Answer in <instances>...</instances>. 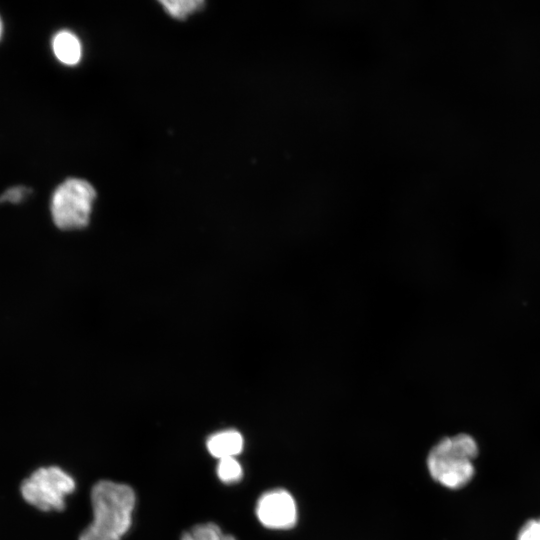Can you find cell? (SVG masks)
<instances>
[{
	"label": "cell",
	"mask_w": 540,
	"mask_h": 540,
	"mask_svg": "<svg viewBox=\"0 0 540 540\" xmlns=\"http://www.w3.org/2000/svg\"><path fill=\"white\" fill-rule=\"evenodd\" d=\"M92 523L79 540H121L131 525L135 506L133 489L108 480L97 482L91 491Z\"/></svg>",
	"instance_id": "6da1fadb"
},
{
	"label": "cell",
	"mask_w": 540,
	"mask_h": 540,
	"mask_svg": "<svg viewBox=\"0 0 540 540\" xmlns=\"http://www.w3.org/2000/svg\"><path fill=\"white\" fill-rule=\"evenodd\" d=\"M478 454L475 440L461 433L439 441L430 451L427 466L431 477L441 485L458 489L473 478V460Z\"/></svg>",
	"instance_id": "7a4b0ae2"
},
{
	"label": "cell",
	"mask_w": 540,
	"mask_h": 540,
	"mask_svg": "<svg viewBox=\"0 0 540 540\" xmlns=\"http://www.w3.org/2000/svg\"><path fill=\"white\" fill-rule=\"evenodd\" d=\"M95 197V189L86 180L67 179L55 189L51 198L54 224L62 230L85 227L89 222Z\"/></svg>",
	"instance_id": "3957f363"
},
{
	"label": "cell",
	"mask_w": 540,
	"mask_h": 540,
	"mask_svg": "<svg viewBox=\"0 0 540 540\" xmlns=\"http://www.w3.org/2000/svg\"><path fill=\"white\" fill-rule=\"evenodd\" d=\"M74 479L58 466L40 467L20 485L23 499L42 511H61L65 498L75 490Z\"/></svg>",
	"instance_id": "277c9868"
},
{
	"label": "cell",
	"mask_w": 540,
	"mask_h": 540,
	"mask_svg": "<svg viewBox=\"0 0 540 540\" xmlns=\"http://www.w3.org/2000/svg\"><path fill=\"white\" fill-rule=\"evenodd\" d=\"M256 515L261 524L267 528H290L297 518L295 501L282 489L266 492L257 502Z\"/></svg>",
	"instance_id": "5b68a950"
},
{
	"label": "cell",
	"mask_w": 540,
	"mask_h": 540,
	"mask_svg": "<svg viewBox=\"0 0 540 540\" xmlns=\"http://www.w3.org/2000/svg\"><path fill=\"white\" fill-rule=\"evenodd\" d=\"M243 437L236 430H224L211 435L207 440V449L218 459L235 457L243 449Z\"/></svg>",
	"instance_id": "8992f818"
},
{
	"label": "cell",
	"mask_w": 540,
	"mask_h": 540,
	"mask_svg": "<svg viewBox=\"0 0 540 540\" xmlns=\"http://www.w3.org/2000/svg\"><path fill=\"white\" fill-rule=\"evenodd\" d=\"M52 48L57 59L66 65H74L80 60V42L70 31L58 32L53 38Z\"/></svg>",
	"instance_id": "52a82bcc"
},
{
	"label": "cell",
	"mask_w": 540,
	"mask_h": 540,
	"mask_svg": "<svg viewBox=\"0 0 540 540\" xmlns=\"http://www.w3.org/2000/svg\"><path fill=\"white\" fill-rule=\"evenodd\" d=\"M181 540H235L214 523L199 524L182 535Z\"/></svg>",
	"instance_id": "ba28073f"
},
{
	"label": "cell",
	"mask_w": 540,
	"mask_h": 540,
	"mask_svg": "<svg viewBox=\"0 0 540 540\" xmlns=\"http://www.w3.org/2000/svg\"><path fill=\"white\" fill-rule=\"evenodd\" d=\"M165 11L176 19H184L204 6L202 0H162Z\"/></svg>",
	"instance_id": "9c48e42d"
},
{
	"label": "cell",
	"mask_w": 540,
	"mask_h": 540,
	"mask_svg": "<svg viewBox=\"0 0 540 540\" xmlns=\"http://www.w3.org/2000/svg\"><path fill=\"white\" fill-rule=\"evenodd\" d=\"M217 475L222 482L231 484L241 480L243 470L235 457H227L219 459L217 465Z\"/></svg>",
	"instance_id": "30bf717a"
},
{
	"label": "cell",
	"mask_w": 540,
	"mask_h": 540,
	"mask_svg": "<svg viewBox=\"0 0 540 540\" xmlns=\"http://www.w3.org/2000/svg\"><path fill=\"white\" fill-rule=\"evenodd\" d=\"M517 540H540V518L528 520L520 529Z\"/></svg>",
	"instance_id": "8fae6325"
},
{
	"label": "cell",
	"mask_w": 540,
	"mask_h": 540,
	"mask_svg": "<svg viewBox=\"0 0 540 540\" xmlns=\"http://www.w3.org/2000/svg\"><path fill=\"white\" fill-rule=\"evenodd\" d=\"M29 189L24 186H15L7 189L3 194L0 195V203L10 202V203H20L29 193Z\"/></svg>",
	"instance_id": "7c38bea8"
},
{
	"label": "cell",
	"mask_w": 540,
	"mask_h": 540,
	"mask_svg": "<svg viewBox=\"0 0 540 540\" xmlns=\"http://www.w3.org/2000/svg\"><path fill=\"white\" fill-rule=\"evenodd\" d=\"M2 31H3V26H2V21H1V18H0V37L2 35Z\"/></svg>",
	"instance_id": "4fadbf2b"
}]
</instances>
